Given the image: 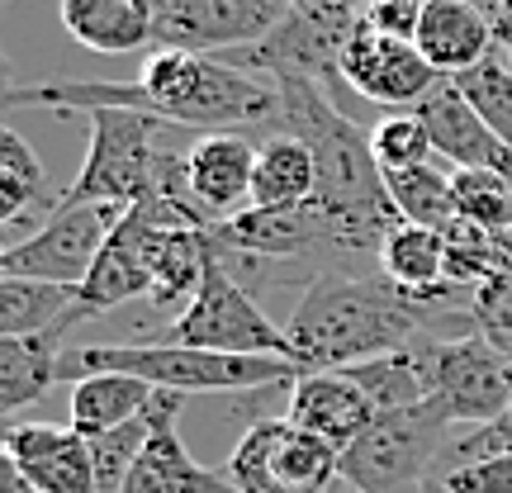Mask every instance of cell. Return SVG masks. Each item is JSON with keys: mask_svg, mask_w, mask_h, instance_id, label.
I'll return each mask as SVG.
<instances>
[{"mask_svg": "<svg viewBox=\"0 0 512 493\" xmlns=\"http://www.w3.org/2000/svg\"><path fill=\"white\" fill-rule=\"evenodd\" d=\"M19 105H48L57 114L91 110H133L166 128H266L280 124V91L275 81L228 67L223 57L181 53V48H152L138 76L128 81H43L29 91H5V110Z\"/></svg>", "mask_w": 512, "mask_h": 493, "instance_id": "1", "label": "cell"}, {"mask_svg": "<svg viewBox=\"0 0 512 493\" xmlns=\"http://www.w3.org/2000/svg\"><path fill=\"white\" fill-rule=\"evenodd\" d=\"M441 304H422L403 294L380 266H323L299 290L290 309V347L294 366L347 370L375 356L408 347L418 332H437Z\"/></svg>", "mask_w": 512, "mask_h": 493, "instance_id": "2", "label": "cell"}, {"mask_svg": "<svg viewBox=\"0 0 512 493\" xmlns=\"http://www.w3.org/2000/svg\"><path fill=\"white\" fill-rule=\"evenodd\" d=\"M133 375L166 394H233V389H290L304 370L285 356H228L181 342H105L76 347L67 375Z\"/></svg>", "mask_w": 512, "mask_h": 493, "instance_id": "3", "label": "cell"}, {"mask_svg": "<svg viewBox=\"0 0 512 493\" xmlns=\"http://www.w3.org/2000/svg\"><path fill=\"white\" fill-rule=\"evenodd\" d=\"M456 437V418L441 399L375 413L370 427L342 451V484L356 493H422L441 484L437 465Z\"/></svg>", "mask_w": 512, "mask_h": 493, "instance_id": "4", "label": "cell"}, {"mask_svg": "<svg viewBox=\"0 0 512 493\" xmlns=\"http://www.w3.org/2000/svg\"><path fill=\"white\" fill-rule=\"evenodd\" d=\"M157 342L228 351V356H285V361H294L290 332L280 328L271 313L256 304V294L223 266L219 247H214V261H209L195 299L166 323Z\"/></svg>", "mask_w": 512, "mask_h": 493, "instance_id": "5", "label": "cell"}, {"mask_svg": "<svg viewBox=\"0 0 512 493\" xmlns=\"http://www.w3.org/2000/svg\"><path fill=\"white\" fill-rule=\"evenodd\" d=\"M91 152L62 190L57 204H119L133 209L157 181L162 157V128L157 119L133 110H91Z\"/></svg>", "mask_w": 512, "mask_h": 493, "instance_id": "6", "label": "cell"}, {"mask_svg": "<svg viewBox=\"0 0 512 493\" xmlns=\"http://www.w3.org/2000/svg\"><path fill=\"white\" fill-rule=\"evenodd\" d=\"M223 475L238 493H332L342 484V451L290 418H256Z\"/></svg>", "mask_w": 512, "mask_h": 493, "instance_id": "7", "label": "cell"}, {"mask_svg": "<svg viewBox=\"0 0 512 493\" xmlns=\"http://www.w3.org/2000/svg\"><path fill=\"white\" fill-rule=\"evenodd\" d=\"M128 209L119 204H53L38 233L10 242L0 252V275L19 280H48V285H81L91 275L95 256L105 252L110 233Z\"/></svg>", "mask_w": 512, "mask_h": 493, "instance_id": "8", "label": "cell"}, {"mask_svg": "<svg viewBox=\"0 0 512 493\" xmlns=\"http://www.w3.org/2000/svg\"><path fill=\"white\" fill-rule=\"evenodd\" d=\"M290 0H166L157 10L152 48L223 57L271 38L290 19Z\"/></svg>", "mask_w": 512, "mask_h": 493, "instance_id": "9", "label": "cell"}, {"mask_svg": "<svg viewBox=\"0 0 512 493\" xmlns=\"http://www.w3.org/2000/svg\"><path fill=\"white\" fill-rule=\"evenodd\" d=\"M356 24H361V19L318 15V10H290V19H285L271 38H261L252 48H233V53H223V62L238 67V72L271 76V81L299 76V81L332 86V81H342V48H347V38Z\"/></svg>", "mask_w": 512, "mask_h": 493, "instance_id": "10", "label": "cell"}, {"mask_svg": "<svg viewBox=\"0 0 512 493\" xmlns=\"http://www.w3.org/2000/svg\"><path fill=\"white\" fill-rule=\"evenodd\" d=\"M342 81L384 110H418L437 91L441 72L418 53L413 38L380 34L375 24H356L342 48Z\"/></svg>", "mask_w": 512, "mask_h": 493, "instance_id": "11", "label": "cell"}, {"mask_svg": "<svg viewBox=\"0 0 512 493\" xmlns=\"http://www.w3.org/2000/svg\"><path fill=\"white\" fill-rule=\"evenodd\" d=\"M432 399L446 403L456 422H494L512 413V361L503 351L479 337H441L437 342V389Z\"/></svg>", "mask_w": 512, "mask_h": 493, "instance_id": "12", "label": "cell"}, {"mask_svg": "<svg viewBox=\"0 0 512 493\" xmlns=\"http://www.w3.org/2000/svg\"><path fill=\"white\" fill-rule=\"evenodd\" d=\"M252 176H256V138L252 133H204L185 147V185L190 200L209 228L238 219L252 209Z\"/></svg>", "mask_w": 512, "mask_h": 493, "instance_id": "13", "label": "cell"}, {"mask_svg": "<svg viewBox=\"0 0 512 493\" xmlns=\"http://www.w3.org/2000/svg\"><path fill=\"white\" fill-rule=\"evenodd\" d=\"M185 394H166L157 389V399L147 408V441L143 456L133 465L124 493H238L228 484V475L209 470L185 451L181 432H176V413H181Z\"/></svg>", "mask_w": 512, "mask_h": 493, "instance_id": "14", "label": "cell"}, {"mask_svg": "<svg viewBox=\"0 0 512 493\" xmlns=\"http://www.w3.org/2000/svg\"><path fill=\"white\" fill-rule=\"evenodd\" d=\"M5 465H15L19 479L34 493H95V465H91V441L53 422H15L5 432Z\"/></svg>", "mask_w": 512, "mask_h": 493, "instance_id": "15", "label": "cell"}, {"mask_svg": "<svg viewBox=\"0 0 512 493\" xmlns=\"http://www.w3.org/2000/svg\"><path fill=\"white\" fill-rule=\"evenodd\" d=\"M427 128V138L437 147V157L451 162V171H465V166H484V171H503L512 176V147L498 138L494 128L484 124V114L465 100L451 76H441L437 91L413 110Z\"/></svg>", "mask_w": 512, "mask_h": 493, "instance_id": "16", "label": "cell"}, {"mask_svg": "<svg viewBox=\"0 0 512 493\" xmlns=\"http://www.w3.org/2000/svg\"><path fill=\"white\" fill-rule=\"evenodd\" d=\"M380 408L370 403V394L351 380L347 370H313V375H299L290 384V408L285 418L299 422L304 432L323 437L328 446L347 451L351 441L370 427Z\"/></svg>", "mask_w": 512, "mask_h": 493, "instance_id": "17", "label": "cell"}, {"mask_svg": "<svg viewBox=\"0 0 512 493\" xmlns=\"http://www.w3.org/2000/svg\"><path fill=\"white\" fill-rule=\"evenodd\" d=\"M413 43L441 76H460L494 53L498 29L484 10L465 5V0H427Z\"/></svg>", "mask_w": 512, "mask_h": 493, "instance_id": "18", "label": "cell"}, {"mask_svg": "<svg viewBox=\"0 0 512 493\" xmlns=\"http://www.w3.org/2000/svg\"><path fill=\"white\" fill-rule=\"evenodd\" d=\"M57 19L91 53H143L157 34L152 0H57Z\"/></svg>", "mask_w": 512, "mask_h": 493, "instance_id": "19", "label": "cell"}, {"mask_svg": "<svg viewBox=\"0 0 512 493\" xmlns=\"http://www.w3.org/2000/svg\"><path fill=\"white\" fill-rule=\"evenodd\" d=\"M133 299H152V275H147L143 252H138V233L128 228V219H119L105 252L95 256L91 275L76 285V309H81V318H100V313H114L119 304H133Z\"/></svg>", "mask_w": 512, "mask_h": 493, "instance_id": "20", "label": "cell"}, {"mask_svg": "<svg viewBox=\"0 0 512 493\" xmlns=\"http://www.w3.org/2000/svg\"><path fill=\"white\" fill-rule=\"evenodd\" d=\"M380 271L413 294L422 304H446L451 299V280H446V238L441 228H418V223H399L380 247Z\"/></svg>", "mask_w": 512, "mask_h": 493, "instance_id": "21", "label": "cell"}, {"mask_svg": "<svg viewBox=\"0 0 512 493\" xmlns=\"http://www.w3.org/2000/svg\"><path fill=\"white\" fill-rule=\"evenodd\" d=\"M67 337L72 332H34V337H0V413H19L24 403H38L67 375Z\"/></svg>", "mask_w": 512, "mask_h": 493, "instance_id": "22", "label": "cell"}, {"mask_svg": "<svg viewBox=\"0 0 512 493\" xmlns=\"http://www.w3.org/2000/svg\"><path fill=\"white\" fill-rule=\"evenodd\" d=\"M318 190V162L313 147L299 133L271 128L266 138H256V176H252V204L261 209H285L304 204Z\"/></svg>", "mask_w": 512, "mask_h": 493, "instance_id": "23", "label": "cell"}, {"mask_svg": "<svg viewBox=\"0 0 512 493\" xmlns=\"http://www.w3.org/2000/svg\"><path fill=\"white\" fill-rule=\"evenodd\" d=\"M86 323L76 309L72 285H48V280H19L0 275V337H34V332H76Z\"/></svg>", "mask_w": 512, "mask_h": 493, "instance_id": "24", "label": "cell"}, {"mask_svg": "<svg viewBox=\"0 0 512 493\" xmlns=\"http://www.w3.org/2000/svg\"><path fill=\"white\" fill-rule=\"evenodd\" d=\"M157 399V389L133 375H81L72 389V427L81 437H105L124 422L143 418Z\"/></svg>", "mask_w": 512, "mask_h": 493, "instance_id": "25", "label": "cell"}, {"mask_svg": "<svg viewBox=\"0 0 512 493\" xmlns=\"http://www.w3.org/2000/svg\"><path fill=\"white\" fill-rule=\"evenodd\" d=\"M389 185V200L399 209L403 223H418V228H446L456 223V185L451 171L441 166H413V171H384Z\"/></svg>", "mask_w": 512, "mask_h": 493, "instance_id": "26", "label": "cell"}, {"mask_svg": "<svg viewBox=\"0 0 512 493\" xmlns=\"http://www.w3.org/2000/svg\"><path fill=\"white\" fill-rule=\"evenodd\" d=\"M451 185H456V219L475 223L494 238L512 228V176L465 166V171H451Z\"/></svg>", "mask_w": 512, "mask_h": 493, "instance_id": "27", "label": "cell"}, {"mask_svg": "<svg viewBox=\"0 0 512 493\" xmlns=\"http://www.w3.org/2000/svg\"><path fill=\"white\" fill-rule=\"evenodd\" d=\"M43 162L15 128H0V223H19L43 204Z\"/></svg>", "mask_w": 512, "mask_h": 493, "instance_id": "28", "label": "cell"}, {"mask_svg": "<svg viewBox=\"0 0 512 493\" xmlns=\"http://www.w3.org/2000/svg\"><path fill=\"white\" fill-rule=\"evenodd\" d=\"M451 81H456L460 91H465V100L484 114V124L512 147V57H503L494 48L484 62H475L470 72L451 76Z\"/></svg>", "mask_w": 512, "mask_h": 493, "instance_id": "29", "label": "cell"}, {"mask_svg": "<svg viewBox=\"0 0 512 493\" xmlns=\"http://www.w3.org/2000/svg\"><path fill=\"white\" fill-rule=\"evenodd\" d=\"M370 152H375L380 171H413V166H427L437 157V147H432L427 128L413 110L389 114L370 128Z\"/></svg>", "mask_w": 512, "mask_h": 493, "instance_id": "30", "label": "cell"}, {"mask_svg": "<svg viewBox=\"0 0 512 493\" xmlns=\"http://www.w3.org/2000/svg\"><path fill=\"white\" fill-rule=\"evenodd\" d=\"M91 441V465H95V493H124L133 465L143 456V441H147V413L143 418L114 427L105 437H86Z\"/></svg>", "mask_w": 512, "mask_h": 493, "instance_id": "31", "label": "cell"}, {"mask_svg": "<svg viewBox=\"0 0 512 493\" xmlns=\"http://www.w3.org/2000/svg\"><path fill=\"white\" fill-rule=\"evenodd\" d=\"M465 309L475 318L479 337H489V342L512 361V261L498 275L479 280L475 290H470V304H465Z\"/></svg>", "mask_w": 512, "mask_h": 493, "instance_id": "32", "label": "cell"}, {"mask_svg": "<svg viewBox=\"0 0 512 493\" xmlns=\"http://www.w3.org/2000/svg\"><path fill=\"white\" fill-rule=\"evenodd\" d=\"M441 484H446V493H512V451L494 460H479L470 470H456Z\"/></svg>", "mask_w": 512, "mask_h": 493, "instance_id": "33", "label": "cell"}, {"mask_svg": "<svg viewBox=\"0 0 512 493\" xmlns=\"http://www.w3.org/2000/svg\"><path fill=\"white\" fill-rule=\"evenodd\" d=\"M422 10H427V0H370L366 24H375L380 34L413 38V34H418V19H422Z\"/></svg>", "mask_w": 512, "mask_h": 493, "instance_id": "34", "label": "cell"}, {"mask_svg": "<svg viewBox=\"0 0 512 493\" xmlns=\"http://www.w3.org/2000/svg\"><path fill=\"white\" fill-rule=\"evenodd\" d=\"M294 10H318V15H342V19H366L370 0H290Z\"/></svg>", "mask_w": 512, "mask_h": 493, "instance_id": "35", "label": "cell"}, {"mask_svg": "<svg viewBox=\"0 0 512 493\" xmlns=\"http://www.w3.org/2000/svg\"><path fill=\"white\" fill-rule=\"evenodd\" d=\"M465 5H475V10H484L489 19H498V10H503V0H465Z\"/></svg>", "mask_w": 512, "mask_h": 493, "instance_id": "36", "label": "cell"}, {"mask_svg": "<svg viewBox=\"0 0 512 493\" xmlns=\"http://www.w3.org/2000/svg\"><path fill=\"white\" fill-rule=\"evenodd\" d=\"M498 247H503V252L512 256V228H508V233H498Z\"/></svg>", "mask_w": 512, "mask_h": 493, "instance_id": "37", "label": "cell"}, {"mask_svg": "<svg viewBox=\"0 0 512 493\" xmlns=\"http://www.w3.org/2000/svg\"><path fill=\"white\" fill-rule=\"evenodd\" d=\"M337 493H356V489H337ZM422 493H446V484H427Z\"/></svg>", "mask_w": 512, "mask_h": 493, "instance_id": "38", "label": "cell"}, {"mask_svg": "<svg viewBox=\"0 0 512 493\" xmlns=\"http://www.w3.org/2000/svg\"><path fill=\"white\" fill-rule=\"evenodd\" d=\"M332 493H337V489H332Z\"/></svg>", "mask_w": 512, "mask_h": 493, "instance_id": "39", "label": "cell"}, {"mask_svg": "<svg viewBox=\"0 0 512 493\" xmlns=\"http://www.w3.org/2000/svg\"><path fill=\"white\" fill-rule=\"evenodd\" d=\"M508 57H512V53H508Z\"/></svg>", "mask_w": 512, "mask_h": 493, "instance_id": "40", "label": "cell"}]
</instances>
